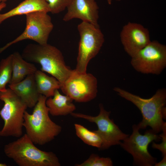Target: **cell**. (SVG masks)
<instances>
[{
	"label": "cell",
	"mask_w": 166,
	"mask_h": 166,
	"mask_svg": "<svg viewBox=\"0 0 166 166\" xmlns=\"http://www.w3.org/2000/svg\"><path fill=\"white\" fill-rule=\"evenodd\" d=\"M155 166H166V156H163L162 160L158 163L156 162L154 165Z\"/></svg>",
	"instance_id": "d4e9b609"
},
{
	"label": "cell",
	"mask_w": 166,
	"mask_h": 166,
	"mask_svg": "<svg viewBox=\"0 0 166 166\" xmlns=\"http://www.w3.org/2000/svg\"><path fill=\"white\" fill-rule=\"evenodd\" d=\"M47 98L40 94L32 114L26 111L23 127L26 134L34 144L43 145L53 140L61 132L62 128L53 122L49 116L46 104Z\"/></svg>",
	"instance_id": "7a4b0ae2"
},
{
	"label": "cell",
	"mask_w": 166,
	"mask_h": 166,
	"mask_svg": "<svg viewBox=\"0 0 166 166\" xmlns=\"http://www.w3.org/2000/svg\"><path fill=\"white\" fill-rule=\"evenodd\" d=\"M37 70L34 64L28 62L22 58L19 71L18 82L22 81L28 75L34 74Z\"/></svg>",
	"instance_id": "603a6c76"
},
{
	"label": "cell",
	"mask_w": 166,
	"mask_h": 166,
	"mask_svg": "<svg viewBox=\"0 0 166 166\" xmlns=\"http://www.w3.org/2000/svg\"><path fill=\"white\" fill-rule=\"evenodd\" d=\"M67 9L63 19L64 21L78 18L99 27V8L95 0H72Z\"/></svg>",
	"instance_id": "4fadbf2b"
},
{
	"label": "cell",
	"mask_w": 166,
	"mask_h": 166,
	"mask_svg": "<svg viewBox=\"0 0 166 166\" xmlns=\"http://www.w3.org/2000/svg\"><path fill=\"white\" fill-rule=\"evenodd\" d=\"M12 54V76L10 84L19 82L18 76L21 62L23 57L18 52H14Z\"/></svg>",
	"instance_id": "44dd1931"
},
{
	"label": "cell",
	"mask_w": 166,
	"mask_h": 166,
	"mask_svg": "<svg viewBox=\"0 0 166 166\" xmlns=\"http://www.w3.org/2000/svg\"><path fill=\"white\" fill-rule=\"evenodd\" d=\"M108 3L109 5H111L112 4V0H107ZM117 1H120L121 0H116Z\"/></svg>",
	"instance_id": "4316f807"
},
{
	"label": "cell",
	"mask_w": 166,
	"mask_h": 166,
	"mask_svg": "<svg viewBox=\"0 0 166 166\" xmlns=\"http://www.w3.org/2000/svg\"><path fill=\"white\" fill-rule=\"evenodd\" d=\"M77 29L80 39L75 69L85 73L89 61L101 49L105 41L104 35L100 27L87 22L82 21L79 24Z\"/></svg>",
	"instance_id": "8992f818"
},
{
	"label": "cell",
	"mask_w": 166,
	"mask_h": 166,
	"mask_svg": "<svg viewBox=\"0 0 166 166\" xmlns=\"http://www.w3.org/2000/svg\"><path fill=\"white\" fill-rule=\"evenodd\" d=\"M46 101V104L49 109V113L53 116H66L73 112L76 109L73 100L69 96L61 94L55 90L53 96Z\"/></svg>",
	"instance_id": "9a60e30c"
},
{
	"label": "cell",
	"mask_w": 166,
	"mask_h": 166,
	"mask_svg": "<svg viewBox=\"0 0 166 166\" xmlns=\"http://www.w3.org/2000/svg\"><path fill=\"white\" fill-rule=\"evenodd\" d=\"M77 136L85 144L101 148L102 139L99 135L94 131H90L83 126L77 124L74 125Z\"/></svg>",
	"instance_id": "ac0fdd59"
},
{
	"label": "cell",
	"mask_w": 166,
	"mask_h": 166,
	"mask_svg": "<svg viewBox=\"0 0 166 166\" xmlns=\"http://www.w3.org/2000/svg\"><path fill=\"white\" fill-rule=\"evenodd\" d=\"M21 55L27 61L40 64L41 71L56 78L61 86L73 70L66 65L61 51L48 43L28 44L24 48Z\"/></svg>",
	"instance_id": "3957f363"
},
{
	"label": "cell",
	"mask_w": 166,
	"mask_h": 166,
	"mask_svg": "<svg viewBox=\"0 0 166 166\" xmlns=\"http://www.w3.org/2000/svg\"><path fill=\"white\" fill-rule=\"evenodd\" d=\"M76 166H112L113 163L109 157H100L98 155L92 154L89 158L80 164H76Z\"/></svg>",
	"instance_id": "ffe728a7"
},
{
	"label": "cell",
	"mask_w": 166,
	"mask_h": 166,
	"mask_svg": "<svg viewBox=\"0 0 166 166\" xmlns=\"http://www.w3.org/2000/svg\"><path fill=\"white\" fill-rule=\"evenodd\" d=\"M113 90L119 96L131 102L140 110L142 119L137 124L140 129L149 126L156 133L162 131L166 124L163 121L166 117L165 88L158 89L149 98H142L119 87L114 88Z\"/></svg>",
	"instance_id": "6da1fadb"
},
{
	"label": "cell",
	"mask_w": 166,
	"mask_h": 166,
	"mask_svg": "<svg viewBox=\"0 0 166 166\" xmlns=\"http://www.w3.org/2000/svg\"><path fill=\"white\" fill-rule=\"evenodd\" d=\"M50 12L53 14H57L67 8L72 0H45Z\"/></svg>",
	"instance_id": "7402d4cb"
},
{
	"label": "cell",
	"mask_w": 166,
	"mask_h": 166,
	"mask_svg": "<svg viewBox=\"0 0 166 166\" xmlns=\"http://www.w3.org/2000/svg\"><path fill=\"white\" fill-rule=\"evenodd\" d=\"M8 86L29 108L35 106L40 95L37 89L34 74L26 76L22 81L17 83L9 84Z\"/></svg>",
	"instance_id": "5bb4252c"
},
{
	"label": "cell",
	"mask_w": 166,
	"mask_h": 166,
	"mask_svg": "<svg viewBox=\"0 0 166 166\" xmlns=\"http://www.w3.org/2000/svg\"><path fill=\"white\" fill-rule=\"evenodd\" d=\"M7 1V0H0V3L1 2H6Z\"/></svg>",
	"instance_id": "f1b7e54d"
},
{
	"label": "cell",
	"mask_w": 166,
	"mask_h": 166,
	"mask_svg": "<svg viewBox=\"0 0 166 166\" xmlns=\"http://www.w3.org/2000/svg\"><path fill=\"white\" fill-rule=\"evenodd\" d=\"M6 4L5 2H1L0 3V11L6 7Z\"/></svg>",
	"instance_id": "484cf974"
},
{
	"label": "cell",
	"mask_w": 166,
	"mask_h": 166,
	"mask_svg": "<svg viewBox=\"0 0 166 166\" xmlns=\"http://www.w3.org/2000/svg\"><path fill=\"white\" fill-rule=\"evenodd\" d=\"M99 113L96 116L74 112L70 115L75 118L84 119L96 124L98 129L94 131L102 141L100 150H104L112 146L120 145L129 135L123 132L113 120L110 119V112L106 110L102 104H99Z\"/></svg>",
	"instance_id": "30bf717a"
},
{
	"label": "cell",
	"mask_w": 166,
	"mask_h": 166,
	"mask_svg": "<svg viewBox=\"0 0 166 166\" xmlns=\"http://www.w3.org/2000/svg\"><path fill=\"white\" fill-rule=\"evenodd\" d=\"M132 132L130 135L122 141L120 145L132 156L133 163L140 166H152L156 162V159L149 153L148 148L151 142L159 141V135L151 129L147 130L144 135L139 132L137 125L132 126Z\"/></svg>",
	"instance_id": "52a82bcc"
},
{
	"label": "cell",
	"mask_w": 166,
	"mask_h": 166,
	"mask_svg": "<svg viewBox=\"0 0 166 166\" xmlns=\"http://www.w3.org/2000/svg\"><path fill=\"white\" fill-rule=\"evenodd\" d=\"M50 12L45 0H25L17 6L3 14L0 13V24L5 20L16 16L26 15L37 11Z\"/></svg>",
	"instance_id": "2e32d148"
},
{
	"label": "cell",
	"mask_w": 166,
	"mask_h": 166,
	"mask_svg": "<svg viewBox=\"0 0 166 166\" xmlns=\"http://www.w3.org/2000/svg\"><path fill=\"white\" fill-rule=\"evenodd\" d=\"M6 164L4 163H0V166H6Z\"/></svg>",
	"instance_id": "83f0119b"
},
{
	"label": "cell",
	"mask_w": 166,
	"mask_h": 166,
	"mask_svg": "<svg viewBox=\"0 0 166 166\" xmlns=\"http://www.w3.org/2000/svg\"><path fill=\"white\" fill-rule=\"evenodd\" d=\"M34 76L38 92L47 98L52 97L55 90L60 89V82L53 76H49L39 70Z\"/></svg>",
	"instance_id": "e0dca14e"
},
{
	"label": "cell",
	"mask_w": 166,
	"mask_h": 166,
	"mask_svg": "<svg viewBox=\"0 0 166 166\" xmlns=\"http://www.w3.org/2000/svg\"><path fill=\"white\" fill-rule=\"evenodd\" d=\"M26 134L4 147L6 155L19 166H60L56 155L36 147Z\"/></svg>",
	"instance_id": "277c9868"
},
{
	"label": "cell",
	"mask_w": 166,
	"mask_h": 166,
	"mask_svg": "<svg viewBox=\"0 0 166 166\" xmlns=\"http://www.w3.org/2000/svg\"><path fill=\"white\" fill-rule=\"evenodd\" d=\"M120 37L125 51L131 57L151 41L147 28L140 24L130 22L123 26Z\"/></svg>",
	"instance_id": "7c38bea8"
},
{
	"label": "cell",
	"mask_w": 166,
	"mask_h": 166,
	"mask_svg": "<svg viewBox=\"0 0 166 166\" xmlns=\"http://www.w3.org/2000/svg\"><path fill=\"white\" fill-rule=\"evenodd\" d=\"M131 64L137 71L159 75L166 67V46L157 41H151L131 57Z\"/></svg>",
	"instance_id": "ba28073f"
},
{
	"label": "cell",
	"mask_w": 166,
	"mask_h": 166,
	"mask_svg": "<svg viewBox=\"0 0 166 166\" xmlns=\"http://www.w3.org/2000/svg\"><path fill=\"white\" fill-rule=\"evenodd\" d=\"M48 13L37 11L26 15V26L24 31L13 40L0 48V53L12 45L26 39H30L38 44L47 43L54 26Z\"/></svg>",
	"instance_id": "9c48e42d"
},
{
	"label": "cell",
	"mask_w": 166,
	"mask_h": 166,
	"mask_svg": "<svg viewBox=\"0 0 166 166\" xmlns=\"http://www.w3.org/2000/svg\"><path fill=\"white\" fill-rule=\"evenodd\" d=\"M97 78L90 73H81L75 69L61 85L62 92L78 102H86L94 99L97 93Z\"/></svg>",
	"instance_id": "8fae6325"
},
{
	"label": "cell",
	"mask_w": 166,
	"mask_h": 166,
	"mask_svg": "<svg viewBox=\"0 0 166 166\" xmlns=\"http://www.w3.org/2000/svg\"><path fill=\"white\" fill-rule=\"evenodd\" d=\"M0 100L4 105L0 110V116L4 122L0 130V136L19 138L22 136L26 103L9 88L0 92Z\"/></svg>",
	"instance_id": "5b68a950"
},
{
	"label": "cell",
	"mask_w": 166,
	"mask_h": 166,
	"mask_svg": "<svg viewBox=\"0 0 166 166\" xmlns=\"http://www.w3.org/2000/svg\"><path fill=\"white\" fill-rule=\"evenodd\" d=\"M12 54L0 62V92L5 91L7 84L10 83L12 76Z\"/></svg>",
	"instance_id": "d6986e66"
},
{
	"label": "cell",
	"mask_w": 166,
	"mask_h": 166,
	"mask_svg": "<svg viewBox=\"0 0 166 166\" xmlns=\"http://www.w3.org/2000/svg\"><path fill=\"white\" fill-rule=\"evenodd\" d=\"M162 131V133L159 135L162 142L160 144H158L152 141V147L153 148L160 151L163 156H166V124L164 126Z\"/></svg>",
	"instance_id": "cb8c5ba5"
}]
</instances>
